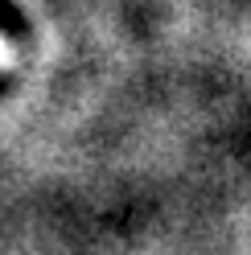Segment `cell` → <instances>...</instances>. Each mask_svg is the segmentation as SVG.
<instances>
[{
  "label": "cell",
  "instance_id": "6da1fadb",
  "mask_svg": "<svg viewBox=\"0 0 251 255\" xmlns=\"http://www.w3.org/2000/svg\"><path fill=\"white\" fill-rule=\"evenodd\" d=\"M4 66H12V45L0 37V70H4Z\"/></svg>",
  "mask_w": 251,
  "mask_h": 255
}]
</instances>
